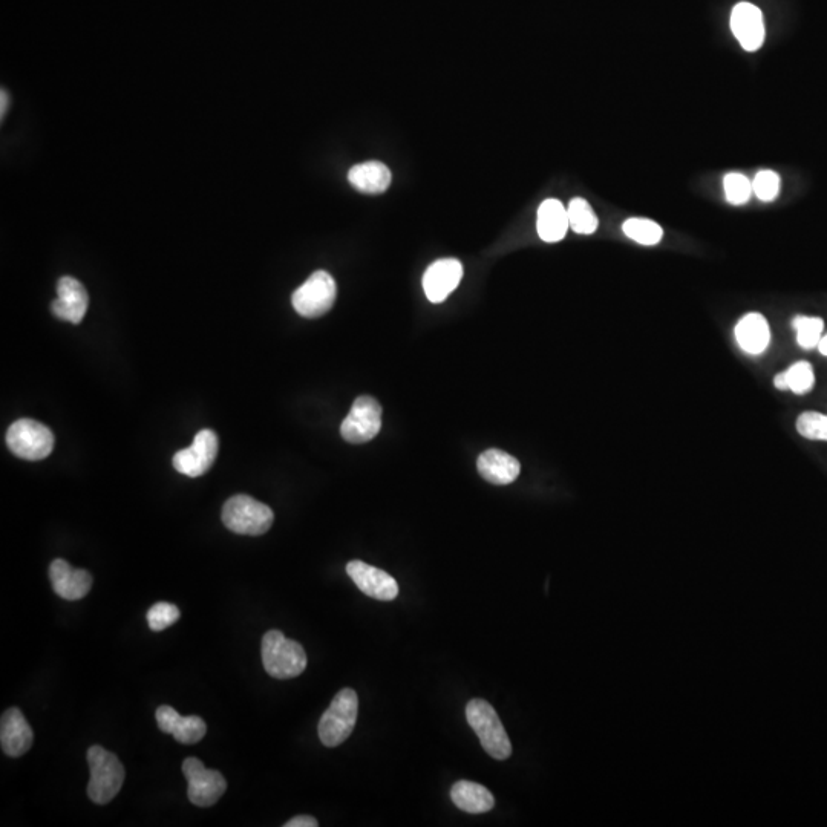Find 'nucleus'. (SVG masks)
Wrapping results in <instances>:
<instances>
[{
    "label": "nucleus",
    "instance_id": "1",
    "mask_svg": "<svg viewBox=\"0 0 827 827\" xmlns=\"http://www.w3.org/2000/svg\"><path fill=\"white\" fill-rule=\"evenodd\" d=\"M262 664L276 679H291L304 673L307 654L299 642L285 638L279 630H270L262 638Z\"/></svg>",
    "mask_w": 827,
    "mask_h": 827
},
{
    "label": "nucleus",
    "instance_id": "2",
    "mask_svg": "<svg viewBox=\"0 0 827 827\" xmlns=\"http://www.w3.org/2000/svg\"><path fill=\"white\" fill-rule=\"evenodd\" d=\"M466 719L489 756L495 760H507L512 756V743L491 703L472 699L466 707Z\"/></svg>",
    "mask_w": 827,
    "mask_h": 827
},
{
    "label": "nucleus",
    "instance_id": "3",
    "mask_svg": "<svg viewBox=\"0 0 827 827\" xmlns=\"http://www.w3.org/2000/svg\"><path fill=\"white\" fill-rule=\"evenodd\" d=\"M91 782L88 795L97 805H108L120 792L125 782V766L115 754L102 746H91L88 751Z\"/></svg>",
    "mask_w": 827,
    "mask_h": 827
},
{
    "label": "nucleus",
    "instance_id": "4",
    "mask_svg": "<svg viewBox=\"0 0 827 827\" xmlns=\"http://www.w3.org/2000/svg\"><path fill=\"white\" fill-rule=\"evenodd\" d=\"M273 520V510L249 495H235L223 507L224 526L239 535H264L269 532Z\"/></svg>",
    "mask_w": 827,
    "mask_h": 827
},
{
    "label": "nucleus",
    "instance_id": "5",
    "mask_svg": "<svg viewBox=\"0 0 827 827\" xmlns=\"http://www.w3.org/2000/svg\"><path fill=\"white\" fill-rule=\"evenodd\" d=\"M359 713V697L351 688L339 691L319 722V739L328 748L344 743L353 733Z\"/></svg>",
    "mask_w": 827,
    "mask_h": 827
},
{
    "label": "nucleus",
    "instance_id": "6",
    "mask_svg": "<svg viewBox=\"0 0 827 827\" xmlns=\"http://www.w3.org/2000/svg\"><path fill=\"white\" fill-rule=\"evenodd\" d=\"M7 445L16 457L39 461L53 452L54 434L36 420L20 419L7 431Z\"/></svg>",
    "mask_w": 827,
    "mask_h": 827
},
{
    "label": "nucleus",
    "instance_id": "7",
    "mask_svg": "<svg viewBox=\"0 0 827 827\" xmlns=\"http://www.w3.org/2000/svg\"><path fill=\"white\" fill-rule=\"evenodd\" d=\"M337 285L333 276L325 270L314 272L298 290L293 293V307L304 318H321L333 308L336 302Z\"/></svg>",
    "mask_w": 827,
    "mask_h": 827
},
{
    "label": "nucleus",
    "instance_id": "8",
    "mask_svg": "<svg viewBox=\"0 0 827 827\" xmlns=\"http://www.w3.org/2000/svg\"><path fill=\"white\" fill-rule=\"evenodd\" d=\"M183 774L187 778V797L190 803L200 808H210L227 791L226 778L220 771L207 769L201 760L189 757L184 760Z\"/></svg>",
    "mask_w": 827,
    "mask_h": 827
},
{
    "label": "nucleus",
    "instance_id": "9",
    "mask_svg": "<svg viewBox=\"0 0 827 827\" xmlns=\"http://www.w3.org/2000/svg\"><path fill=\"white\" fill-rule=\"evenodd\" d=\"M382 428V406L370 396H362L353 403L347 419L340 426V434L353 445L373 440Z\"/></svg>",
    "mask_w": 827,
    "mask_h": 827
},
{
    "label": "nucleus",
    "instance_id": "10",
    "mask_svg": "<svg viewBox=\"0 0 827 827\" xmlns=\"http://www.w3.org/2000/svg\"><path fill=\"white\" fill-rule=\"evenodd\" d=\"M218 455V435L212 429H203L195 435L189 448L174 455V468L186 477L197 478L206 474Z\"/></svg>",
    "mask_w": 827,
    "mask_h": 827
},
{
    "label": "nucleus",
    "instance_id": "11",
    "mask_svg": "<svg viewBox=\"0 0 827 827\" xmlns=\"http://www.w3.org/2000/svg\"><path fill=\"white\" fill-rule=\"evenodd\" d=\"M347 573L360 592L377 601H393L399 595V584L393 576L363 561H350Z\"/></svg>",
    "mask_w": 827,
    "mask_h": 827
},
{
    "label": "nucleus",
    "instance_id": "12",
    "mask_svg": "<svg viewBox=\"0 0 827 827\" xmlns=\"http://www.w3.org/2000/svg\"><path fill=\"white\" fill-rule=\"evenodd\" d=\"M731 30L743 50L756 53L765 43L766 36L762 10L749 2H740L731 13Z\"/></svg>",
    "mask_w": 827,
    "mask_h": 827
},
{
    "label": "nucleus",
    "instance_id": "13",
    "mask_svg": "<svg viewBox=\"0 0 827 827\" xmlns=\"http://www.w3.org/2000/svg\"><path fill=\"white\" fill-rule=\"evenodd\" d=\"M463 279V264L455 258H445L429 265L423 275V290L432 304L445 301Z\"/></svg>",
    "mask_w": 827,
    "mask_h": 827
},
{
    "label": "nucleus",
    "instance_id": "14",
    "mask_svg": "<svg viewBox=\"0 0 827 827\" xmlns=\"http://www.w3.org/2000/svg\"><path fill=\"white\" fill-rule=\"evenodd\" d=\"M89 296L82 282L71 276H63L57 284V299L51 304L54 316L60 321L77 325L88 311Z\"/></svg>",
    "mask_w": 827,
    "mask_h": 827
},
{
    "label": "nucleus",
    "instance_id": "15",
    "mask_svg": "<svg viewBox=\"0 0 827 827\" xmlns=\"http://www.w3.org/2000/svg\"><path fill=\"white\" fill-rule=\"evenodd\" d=\"M54 592L66 601H79L92 589V575L88 570L74 569L65 559H54L50 566Z\"/></svg>",
    "mask_w": 827,
    "mask_h": 827
},
{
    "label": "nucleus",
    "instance_id": "16",
    "mask_svg": "<svg viewBox=\"0 0 827 827\" xmlns=\"http://www.w3.org/2000/svg\"><path fill=\"white\" fill-rule=\"evenodd\" d=\"M0 743L5 754L20 757L33 745V729L19 708H10L2 714Z\"/></svg>",
    "mask_w": 827,
    "mask_h": 827
},
{
    "label": "nucleus",
    "instance_id": "17",
    "mask_svg": "<svg viewBox=\"0 0 827 827\" xmlns=\"http://www.w3.org/2000/svg\"><path fill=\"white\" fill-rule=\"evenodd\" d=\"M155 716H157V723L161 731L172 734L175 740L183 743V745H193V743L200 742L206 736V722L201 717L181 716L178 711H175L169 705L158 708Z\"/></svg>",
    "mask_w": 827,
    "mask_h": 827
},
{
    "label": "nucleus",
    "instance_id": "18",
    "mask_svg": "<svg viewBox=\"0 0 827 827\" xmlns=\"http://www.w3.org/2000/svg\"><path fill=\"white\" fill-rule=\"evenodd\" d=\"M478 472L484 480L497 486L514 483L520 475V461L501 449H488L478 457Z\"/></svg>",
    "mask_w": 827,
    "mask_h": 827
},
{
    "label": "nucleus",
    "instance_id": "19",
    "mask_svg": "<svg viewBox=\"0 0 827 827\" xmlns=\"http://www.w3.org/2000/svg\"><path fill=\"white\" fill-rule=\"evenodd\" d=\"M348 181L354 189L370 195L386 192L393 181V174L386 164L380 161H367L356 164L348 172Z\"/></svg>",
    "mask_w": 827,
    "mask_h": 827
},
{
    "label": "nucleus",
    "instance_id": "20",
    "mask_svg": "<svg viewBox=\"0 0 827 827\" xmlns=\"http://www.w3.org/2000/svg\"><path fill=\"white\" fill-rule=\"evenodd\" d=\"M737 344L745 353L762 354L771 342L768 321L760 313L745 314L736 327Z\"/></svg>",
    "mask_w": 827,
    "mask_h": 827
},
{
    "label": "nucleus",
    "instance_id": "21",
    "mask_svg": "<svg viewBox=\"0 0 827 827\" xmlns=\"http://www.w3.org/2000/svg\"><path fill=\"white\" fill-rule=\"evenodd\" d=\"M538 235L544 242H559L570 229L569 213L561 201L546 200L538 209Z\"/></svg>",
    "mask_w": 827,
    "mask_h": 827
},
{
    "label": "nucleus",
    "instance_id": "22",
    "mask_svg": "<svg viewBox=\"0 0 827 827\" xmlns=\"http://www.w3.org/2000/svg\"><path fill=\"white\" fill-rule=\"evenodd\" d=\"M451 798L458 809L469 814H484L495 806L494 795L489 789L468 780H461L452 786Z\"/></svg>",
    "mask_w": 827,
    "mask_h": 827
},
{
    "label": "nucleus",
    "instance_id": "23",
    "mask_svg": "<svg viewBox=\"0 0 827 827\" xmlns=\"http://www.w3.org/2000/svg\"><path fill=\"white\" fill-rule=\"evenodd\" d=\"M815 374L809 362H797L785 373H778L774 379L775 388L780 391H792L798 396L808 394L814 388Z\"/></svg>",
    "mask_w": 827,
    "mask_h": 827
},
{
    "label": "nucleus",
    "instance_id": "24",
    "mask_svg": "<svg viewBox=\"0 0 827 827\" xmlns=\"http://www.w3.org/2000/svg\"><path fill=\"white\" fill-rule=\"evenodd\" d=\"M622 232L642 246H656L664 238V229L647 218H630L622 224Z\"/></svg>",
    "mask_w": 827,
    "mask_h": 827
},
{
    "label": "nucleus",
    "instance_id": "25",
    "mask_svg": "<svg viewBox=\"0 0 827 827\" xmlns=\"http://www.w3.org/2000/svg\"><path fill=\"white\" fill-rule=\"evenodd\" d=\"M570 229L579 235H592L598 229L599 221L592 206L582 198H573L567 207Z\"/></svg>",
    "mask_w": 827,
    "mask_h": 827
},
{
    "label": "nucleus",
    "instance_id": "26",
    "mask_svg": "<svg viewBox=\"0 0 827 827\" xmlns=\"http://www.w3.org/2000/svg\"><path fill=\"white\" fill-rule=\"evenodd\" d=\"M792 327L797 331V342L801 348L812 350V348L818 347L821 337H823V319L795 316L792 319Z\"/></svg>",
    "mask_w": 827,
    "mask_h": 827
},
{
    "label": "nucleus",
    "instance_id": "27",
    "mask_svg": "<svg viewBox=\"0 0 827 827\" xmlns=\"http://www.w3.org/2000/svg\"><path fill=\"white\" fill-rule=\"evenodd\" d=\"M723 187H725L726 201L733 206H742L748 203L752 193V181L746 178L743 174L725 175L723 178Z\"/></svg>",
    "mask_w": 827,
    "mask_h": 827
},
{
    "label": "nucleus",
    "instance_id": "28",
    "mask_svg": "<svg viewBox=\"0 0 827 827\" xmlns=\"http://www.w3.org/2000/svg\"><path fill=\"white\" fill-rule=\"evenodd\" d=\"M797 431L805 439L827 442V416L820 412H803L797 420Z\"/></svg>",
    "mask_w": 827,
    "mask_h": 827
},
{
    "label": "nucleus",
    "instance_id": "29",
    "mask_svg": "<svg viewBox=\"0 0 827 827\" xmlns=\"http://www.w3.org/2000/svg\"><path fill=\"white\" fill-rule=\"evenodd\" d=\"M752 192L763 203H771L780 193V177L774 170H760L752 180Z\"/></svg>",
    "mask_w": 827,
    "mask_h": 827
},
{
    "label": "nucleus",
    "instance_id": "30",
    "mask_svg": "<svg viewBox=\"0 0 827 827\" xmlns=\"http://www.w3.org/2000/svg\"><path fill=\"white\" fill-rule=\"evenodd\" d=\"M180 608L170 602H158L149 608L148 624L151 630L163 631L174 625L180 619Z\"/></svg>",
    "mask_w": 827,
    "mask_h": 827
},
{
    "label": "nucleus",
    "instance_id": "31",
    "mask_svg": "<svg viewBox=\"0 0 827 827\" xmlns=\"http://www.w3.org/2000/svg\"><path fill=\"white\" fill-rule=\"evenodd\" d=\"M285 827H318L319 823L316 818L310 815H299V817L291 818L290 821L284 824Z\"/></svg>",
    "mask_w": 827,
    "mask_h": 827
},
{
    "label": "nucleus",
    "instance_id": "32",
    "mask_svg": "<svg viewBox=\"0 0 827 827\" xmlns=\"http://www.w3.org/2000/svg\"><path fill=\"white\" fill-rule=\"evenodd\" d=\"M0 97H2V106H0V108H2V111H0V115H2V118H4L5 111H7V109H8V94H7V91H4V89H2V94H0Z\"/></svg>",
    "mask_w": 827,
    "mask_h": 827
},
{
    "label": "nucleus",
    "instance_id": "33",
    "mask_svg": "<svg viewBox=\"0 0 827 827\" xmlns=\"http://www.w3.org/2000/svg\"><path fill=\"white\" fill-rule=\"evenodd\" d=\"M817 348L823 356L827 357V334L826 336L821 337L820 344H818Z\"/></svg>",
    "mask_w": 827,
    "mask_h": 827
}]
</instances>
